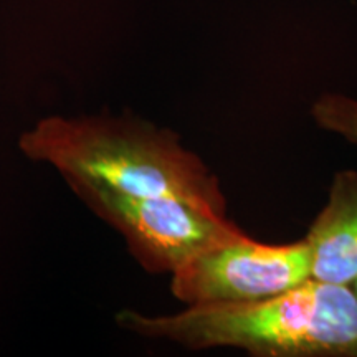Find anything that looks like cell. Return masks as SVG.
<instances>
[{
	"label": "cell",
	"mask_w": 357,
	"mask_h": 357,
	"mask_svg": "<svg viewBox=\"0 0 357 357\" xmlns=\"http://www.w3.org/2000/svg\"><path fill=\"white\" fill-rule=\"evenodd\" d=\"M22 154L56 169L66 181L136 197H171L227 217L215 174L169 129L134 118L60 116L20 134Z\"/></svg>",
	"instance_id": "6da1fadb"
},
{
	"label": "cell",
	"mask_w": 357,
	"mask_h": 357,
	"mask_svg": "<svg viewBox=\"0 0 357 357\" xmlns=\"http://www.w3.org/2000/svg\"><path fill=\"white\" fill-rule=\"evenodd\" d=\"M116 324L192 351L236 347L261 357H357L354 289L312 278L260 301L195 305L159 316L123 310Z\"/></svg>",
	"instance_id": "7a4b0ae2"
},
{
	"label": "cell",
	"mask_w": 357,
	"mask_h": 357,
	"mask_svg": "<svg viewBox=\"0 0 357 357\" xmlns=\"http://www.w3.org/2000/svg\"><path fill=\"white\" fill-rule=\"evenodd\" d=\"M73 194L126 240L149 273H176L187 263L245 234L227 217L171 197H136L79 181H66Z\"/></svg>",
	"instance_id": "3957f363"
},
{
	"label": "cell",
	"mask_w": 357,
	"mask_h": 357,
	"mask_svg": "<svg viewBox=\"0 0 357 357\" xmlns=\"http://www.w3.org/2000/svg\"><path fill=\"white\" fill-rule=\"evenodd\" d=\"M311 280L305 240L268 245L243 235L172 273L171 291L187 306L250 303L276 296Z\"/></svg>",
	"instance_id": "277c9868"
},
{
	"label": "cell",
	"mask_w": 357,
	"mask_h": 357,
	"mask_svg": "<svg viewBox=\"0 0 357 357\" xmlns=\"http://www.w3.org/2000/svg\"><path fill=\"white\" fill-rule=\"evenodd\" d=\"M305 242L311 278L351 287L357 278V172L341 171L329 187L328 204Z\"/></svg>",
	"instance_id": "5b68a950"
},
{
	"label": "cell",
	"mask_w": 357,
	"mask_h": 357,
	"mask_svg": "<svg viewBox=\"0 0 357 357\" xmlns=\"http://www.w3.org/2000/svg\"><path fill=\"white\" fill-rule=\"evenodd\" d=\"M311 116L319 128L357 144V100L344 95H323L312 102Z\"/></svg>",
	"instance_id": "8992f818"
},
{
	"label": "cell",
	"mask_w": 357,
	"mask_h": 357,
	"mask_svg": "<svg viewBox=\"0 0 357 357\" xmlns=\"http://www.w3.org/2000/svg\"><path fill=\"white\" fill-rule=\"evenodd\" d=\"M351 288H352V289H354V293H356V296H357V278L354 280V283H352V284H351Z\"/></svg>",
	"instance_id": "52a82bcc"
}]
</instances>
